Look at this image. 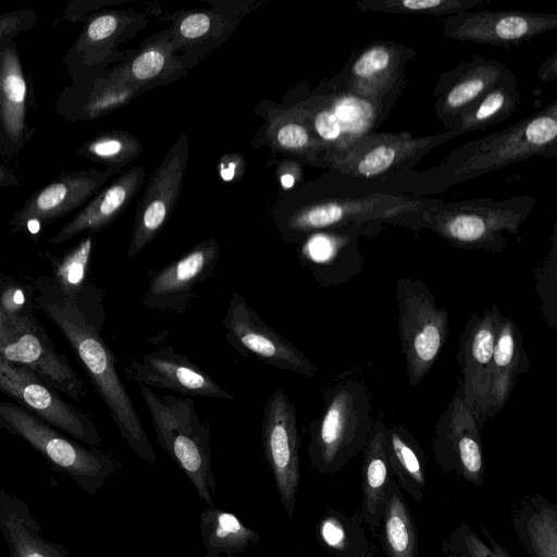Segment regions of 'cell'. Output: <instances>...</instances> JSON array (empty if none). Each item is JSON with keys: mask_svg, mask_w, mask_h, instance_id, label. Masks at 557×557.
Segmentation results:
<instances>
[{"mask_svg": "<svg viewBox=\"0 0 557 557\" xmlns=\"http://www.w3.org/2000/svg\"><path fill=\"white\" fill-rule=\"evenodd\" d=\"M534 157H557L556 99L505 129L465 143L426 171H407L396 177L395 187L423 197Z\"/></svg>", "mask_w": 557, "mask_h": 557, "instance_id": "cell-1", "label": "cell"}, {"mask_svg": "<svg viewBox=\"0 0 557 557\" xmlns=\"http://www.w3.org/2000/svg\"><path fill=\"white\" fill-rule=\"evenodd\" d=\"M34 307L61 331L79 358L127 446L149 463L157 460L152 445L115 366V358L94 322L77 302L63 297L47 280L36 284Z\"/></svg>", "mask_w": 557, "mask_h": 557, "instance_id": "cell-2", "label": "cell"}, {"mask_svg": "<svg viewBox=\"0 0 557 557\" xmlns=\"http://www.w3.org/2000/svg\"><path fill=\"white\" fill-rule=\"evenodd\" d=\"M534 203L529 195L451 202L428 198L420 207L397 214L387 223L414 232L430 230L458 248L502 252L508 246L506 235L518 233Z\"/></svg>", "mask_w": 557, "mask_h": 557, "instance_id": "cell-3", "label": "cell"}, {"mask_svg": "<svg viewBox=\"0 0 557 557\" xmlns=\"http://www.w3.org/2000/svg\"><path fill=\"white\" fill-rule=\"evenodd\" d=\"M148 409L158 444L170 455L194 484L199 497L213 505L215 481L211 467L210 424L202 422L193 398L158 395L138 384Z\"/></svg>", "mask_w": 557, "mask_h": 557, "instance_id": "cell-4", "label": "cell"}, {"mask_svg": "<svg viewBox=\"0 0 557 557\" xmlns=\"http://www.w3.org/2000/svg\"><path fill=\"white\" fill-rule=\"evenodd\" d=\"M322 414L310 423L308 454L320 471H330L366 445L374 417L371 394L357 379L344 377L321 388Z\"/></svg>", "mask_w": 557, "mask_h": 557, "instance_id": "cell-5", "label": "cell"}, {"mask_svg": "<svg viewBox=\"0 0 557 557\" xmlns=\"http://www.w3.org/2000/svg\"><path fill=\"white\" fill-rule=\"evenodd\" d=\"M393 107L354 94L337 79L323 94L294 106L324 145L323 166H329L358 140L376 132Z\"/></svg>", "mask_w": 557, "mask_h": 557, "instance_id": "cell-6", "label": "cell"}, {"mask_svg": "<svg viewBox=\"0 0 557 557\" xmlns=\"http://www.w3.org/2000/svg\"><path fill=\"white\" fill-rule=\"evenodd\" d=\"M0 429L22 437L89 496L103 487L115 470L109 455L71 441L17 404L0 400Z\"/></svg>", "mask_w": 557, "mask_h": 557, "instance_id": "cell-7", "label": "cell"}, {"mask_svg": "<svg viewBox=\"0 0 557 557\" xmlns=\"http://www.w3.org/2000/svg\"><path fill=\"white\" fill-rule=\"evenodd\" d=\"M426 199L384 191L330 197L297 208L288 216L285 226L295 238L341 228L359 230L363 236L374 237L382 230L383 223L423 205Z\"/></svg>", "mask_w": 557, "mask_h": 557, "instance_id": "cell-8", "label": "cell"}, {"mask_svg": "<svg viewBox=\"0 0 557 557\" xmlns=\"http://www.w3.org/2000/svg\"><path fill=\"white\" fill-rule=\"evenodd\" d=\"M398 331L408 384L414 388L430 372L448 336V311L421 280L396 282Z\"/></svg>", "mask_w": 557, "mask_h": 557, "instance_id": "cell-9", "label": "cell"}, {"mask_svg": "<svg viewBox=\"0 0 557 557\" xmlns=\"http://www.w3.org/2000/svg\"><path fill=\"white\" fill-rule=\"evenodd\" d=\"M460 135L457 127L419 137L408 131L374 132L358 140L329 168L352 182L387 184L412 170L433 148Z\"/></svg>", "mask_w": 557, "mask_h": 557, "instance_id": "cell-10", "label": "cell"}, {"mask_svg": "<svg viewBox=\"0 0 557 557\" xmlns=\"http://www.w3.org/2000/svg\"><path fill=\"white\" fill-rule=\"evenodd\" d=\"M0 356L76 401L87 395L84 382L32 312L8 318L0 332Z\"/></svg>", "mask_w": 557, "mask_h": 557, "instance_id": "cell-11", "label": "cell"}, {"mask_svg": "<svg viewBox=\"0 0 557 557\" xmlns=\"http://www.w3.org/2000/svg\"><path fill=\"white\" fill-rule=\"evenodd\" d=\"M81 22L79 34L62 58L71 81L98 75L109 63L121 62L125 54L119 47L145 28L147 17L133 9L102 10Z\"/></svg>", "mask_w": 557, "mask_h": 557, "instance_id": "cell-12", "label": "cell"}, {"mask_svg": "<svg viewBox=\"0 0 557 557\" xmlns=\"http://www.w3.org/2000/svg\"><path fill=\"white\" fill-rule=\"evenodd\" d=\"M227 343L240 355H252L278 370L313 377L314 364L293 343L273 330L237 292L222 319Z\"/></svg>", "mask_w": 557, "mask_h": 557, "instance_id": "cell-13", "label": "cell"}, {"mask_svg": "<svg viewBox=\"0 0 557 557\" xmlns=\"http://www.w3.org/2000/svg\"><path fill=\"white\" fill-rule=\"evenodd\" d=\"M0 389L57 430L90 447L101 444L98 429L86 413L66 403L33 372L1 356Z\"/></svg>", "mask_w": 557, "mask_h": 557, "instance_id": "cell-14", "label": "cell"}, {"mask_svg": "<svg viewBox=\"0 0 557 557\" xmlns=\"http://www.w3.org/2000/svg\"><path fill=\"white\" fill-rule=\"evenodd\" d=\"M261 436L264 458L274 475L281 503L292 517L300 479V436L296 408L280 388L264 405Z\"/></svg>", "mask_w": 557, "mask_h": 557, "instance_id": "cell-15", "label": "cell"}, {"mask_svg": "<svg viewBox=\"0 0 557 557\" xmlns=\"http://www.w3.org/2000/svg\"><path fill=\"white\" fill-rule=\"evenodd\" d=\"M413 48L374 40L352 52L336 78L346 89L368 99L395 104L406 86V65Z\"/></svg>", "mask_w": 557, "mask_h": 557, "instance_id": "cell-16", "label": "cell"}, {"mask_svg": "<svg viewBox=\"0 0 557 557\" xmlns=\"http://www.w3.org/2000/svg\"><path fill=\"white\" fill-rule=\"evenodd\" d=\"M556 27L557 14L518 10L467 11L442 23L447 38L497 47H516Z\"/></svg>", "mask_w": 557, "mask_h": 557, "instance_id": "cell-17", "label": "cell"}, {"mask_svg": "<svg viewBox=\"0 0 557 557\" xmlns=\"http://www.w3.org/2000/svg\"><path fill=\"white\" fill-rule=\"evenodd\" d=\"M109 174L96 169L60 174L33 193L11 216L8 225L12 234H38L55 220L83 207L107 183Z\"/></svg>", "mask_w": 557, "mask_h": 557, "instance_id": "cell-18", "label": "cell"}, {"mask_svg": "<svg viewBox=\"0 0 557 557\" xmlns=\"http://www.w3.org/2000/svg\"><path fill=\"white\" fill-rule=\"evenodd\" d=\"M503 314L492 304L482 314H473L460 336L457 356L461 369L459 391L479 426L486 421L490 404L492 359Z\"/></svg>", "mask_w": 557, "mask_h": 557, "instance_id": "cell-19", "label": "cell"}, {"mask_svg": "<svg viewBox=\"0 0 557 557\" xmlns=\"http://www.w3.org/2000/svg\"><path fill=\"white\" fill-rule=\"evenodd\" d=\"M188 160V137L182 134L149 178L138 203L127 256L138 255L165 225L177 202Z\"/></svg>", "mask_w": 557, "mask_h": 557, "instance_id": "cell-20", "label": "cell"}, {"mask_svg": "<svg viewBox=\"0 0 557 557\" xmlns=\"http://www.w3.org/2000/svg\"><path fill=\"white\" fill-rule=\"evenodd\" d=\"M512 74L498 59L471 55L440 75L433 91L435 116L446 131L457 127L484 94Z\"/></svg>", "mask_w": 557, "mask_h": 557, "instance_id": "cell-21", "label": "cell"}, {"mask_svg": "<svg viewBox=\"0 0 557 557\" xmlns=\"http://www.w3.org/2000/svg\"><path fill=\"white\" fill-rule=\"evenodd\" d=\"M219 257L215 238L199 243L152 274L143 297L144 306L175 312L186 310L194 288L213 274Z\"/></svg>", "mask_w": 557, "mask_h": 557, "instance_id": "cell-22", "label": "cell"}, {"mask_svg": "<svg viewBox=\"0 0 557 557\" xmlns=\"http://www.w3.org/2000/svg\"><path fill=\"white\" fill-rule=\"evenodd\" d=\"M30 83L15 40L0 48V153L15 158L35 134L28 120Z\"/></svg>", "mask_w": 557, "mask_h": 557, "instance_id": "cell-23", "label": "cell"}, {"mask_svg": "<svg viewBox=\"0 0 557 557\" xmlns=\"http://www.w3.org/2000/svg\"><path fill=\"white\" fill-rule=\"evenodd\" d=\"M129 371L135 382L148 387L174 391L186 397L235 399L205 370L169 346L134 359Z\"/></svg>", "mask_w": 557, "mask_h": 557, "instance_id": "cell-24", "label": "cell"}, {"mask_svg": "<svg viewBox=\"0 0 557 557\" xmlns=\"http://www.w3.org/2000/svg\"><path fill=\"white\" fill-rule=\"evenodd\" d=\"M359 230L341 228L315 232L299 248V258L314 281L323 287L344 284L364 265L359 250Z\"/></svg>", "mask_w": 557, "mask_h": 557, "instance_id": "cell-25", "label": "cell"}, {"mask_svg": "<svg viewBox=\"0 0 557 557\" xmlns=\"http://www.w3.org/2000/svg\"><path fill=\"white\" fill-rule=\"evenodd\" d=\"M145 170L136 165L103 186L48 242L60 245L83 234L94 235L112 223L137 195L145 181Z\"/></svg>", "mask_w": 557, "mask_h": 557, "instance_id": "cell-26", "label": "cell"}, {"mask_svg": "<svg viewBox=\"0 0 557 557\" xmlns=\"http://www.w3.org/2000/svg\"><path fill=\"white\" fill-rule=\"evenodd\" d=\"M144 90L114 84L102 73L72 81L55 101L57 113L66 121H91L121 108Z\"/></svg>", "mask_w": 557, "mask_h": 557, "instance_id": "cell-27", "label": "cell"}, {"mask_svg": "<svg viewBox=\"0 0 557 557\" xmlns=\"http://www.w3.org/2000/svg\"><path fill=\"white\" fill-rule=\"evenodd\" d=\"M435 444L455 457L465 474L478 480L483 472L480 426L459 391L436 423Z\"/></svg>", "mask_w": 557, "mask_h": 557, "instance_id": "cell-28", "label": "cell"}, {"mask_svg": "<svg viewBox=\"0 0 557 557\" xmlns=\"http://www.w3.org/2000/svg\"><path fill=\"white\" fill-rule=\"evenodd\" d=\"M29 506L20 496L0 488V533L8 546V557H67L60 543L46 540Z\"/></svg>", "mask_w": 557, "mask_h": 557, "instance_id": "cell-29", "label": "cell"}, {"mask_svg": "<svg viewBox=\"0 0 557 557\" xmlns=\"http://www.w3.org/2000/svg\"><path fill=\"white\" fill-rule=\"evenodd\" d=\"M529 369L530 363L523 348L522 336L515 322L503 315L493 350L486 420L504 408L519 374L529 371Z\"/></svg>", "mask_w": 557, "mask_h": 557, "instance_id": "cell-30", "label": "cell"}, {"mask_svg": "<svg viewBox=\"0 0 557 557\" xmlns=\"http://www.w3.org/2000/svg\"><path fill=\"white\" fill-rule=\"evenodd\" d=\"M170 34L141 46L134 54L125 57L102 75L110 82L144 90L156 82L170 78L182 69Z\"/></svg>", "mask_w": 557, "mask_h": 557, "instance_id": "cell-31", "label": "cell"}, {"mask_svg": "<svg viewBox=\"0 0 557 557\" xmlns=\"http://www.w3.org/2000/svg\"><path fill=\"white\" fill-rule=\"evenodd\" d=\"M200 531L206 548L205 557H238L259 541L257 531L247 528L232 512L209 506L200 515Z\"/></svg>", "mask_w": 557, "mask_h": 557, "instance_id": "cell-32", "label": "cell"}, {"mask_svg": "<svg viewBox=\"0 0 557 557\" xmlns=\"http://www.w3.org/2000/svg\"><path fill=\"white\" fill-rule=\"evenodd\" d=\"M267 137L276 150L323 166L324 145L294 107L270 113Z\"/></svg>", "mask_w": 557, "mask_h": 557, "instance_id": "cell-33", "label": "cell"}, {"mask_svg": "<svg viewBox=\"0 0 557 557\" xmlns=\"http://www.w3.org/2000/svg\"><path fill=\"white\" fill-rule=\"evenodd\" d=\"M519 106L520 91L517 87V77L512 74L484 94L463 115L457 128L462 134L484 132L508 120Z\"/></svg>", "mask_w": 557, "mask_h": 557, "instance_id": "cell-34", "label": "cell"}, {"mask_svg": "<svg viewBox=\"0 0 557 557\" xmlns=\"http://www.w3.org/2000/svg\"><path fill=\"white\" fill-rule=\"evenodd\" d=\"M143 149L139 140L128 132L112 129L85 141L78 148L77 154L103 165L111 176L135 160Z\"/></svg>", "mask_w": 557, "mask_h": 557, "instance_id": "cell-35", "label": "cell"}, {"mask_svg": "<svg viewBox=\"0 0 557 557\" xmlns=\"http://www.w3.org/2000/svg\"><path fill=\"white\" fill-rule=\"evenodd\" d=\"M384 414L380 412L366 443L364 454V491L369 511L374 512L384 496L388 474V456L386 450Z\"/></svg>", "mask_w": 557, "mask_h": 557, "instance_id": "cell-36", "label": "cell"}, {"mask_svg": "<svg viewBox=\"0 0 557 557\" xmlns=\"http://www.w3.org/2000/svg\"><path fill=\"white\" fill-rule=\"evenodd\" d=\"M172 18L170 37L175 50L182 46L214 40L231 28L228 18L211 11H181Z\"/></svg>", "mask_w": 557, "mask_h": 557, "instance_id": "cell-37", "label": "cell"}, {"mask_svg": "<svg viewBox=\"0 0 557 557\" xmlns=\"http://www.w3.org/2000/svg\"><path fill=\"white\" fill-rule=\"evenodd\" d=\"M486 2L490 0H362L356 7L360 12L450 16Z\"/></svg>", "mask_w": 557, "mask_h": 557, "instance_id": "cell-38", "label": "cell"}, {"mask_svg": "<svg viewBox=\"0 0 557 557\" xmlns=\"http://www.w3.org/2000/svg\"><path fill=\"white\" fill-rule=\"evenodd\" d=\"M92 247V235H87L55 261L51 283L71 301H77V295L85 283Z\"/></svg>", "mask_w": 557, "mask_h": 557, "instance_id": "cell-39", "label": "cell"}, {"mask_svg": "<svg viewBox=\"0 0 557 557\" xmlns=\"http://www.w3.org/2000/svg\"><path fill=\"white\" fill-rule=\"evenodd\" d=\"M385 533L392 557H413L412 524L404 502L395 494L389 497L387 503Z\"/></svg>", "mask_w": 557, "mask_h": 557, "instance_id": "cell-40", "label": "cell"}, {"mask_svg": "<svg viewBox=\"0 0 557 557\" xmlns=\"http://www.w3.org/2000/svg\"><path fill=\"white\" fill-rule=\"evenodd\" d=\"M386 450L389 463L396 465L417 483H424L419 449L410 432L403 425H393L385 431Z\"/></svg>", "mask_w": 557, "mask_h": 557, "instance_id": "cell-41", "label": "cell"}, {"mask_svg": "<svg viewBox=\"0 0 557 557\" xmlns=\"http://www.w3.org/2000/svg\"><path fill=\"white\" fill-rule=\"evenodd\" d=\"M532 547L537 557H557V516L552 510H543L528 523Z\"/></svg>", "mask_w": 557, "mask_h": 557, "instance_id": "cell-42", "label": "cell"}, {"mask_svg": "<svg viewBox=\"0 0 557 557\" xmlns=\"http://www.w3.org/2000/svg\"><path fill=\"white\" fill-rule=\"evenodd\" d=\"M37 21V12L32 7H24L0 14V48L21 34L33 29Z\"/></svg>", "mask_w": 557, "mask_h": 557, "instance_id": "cell-43", "label": "cell"}, {"mask_svg": "<svg viewBox=\"0 0 557 557\" xmlns=\"http://www.w3.org/2000/svg\"><path fill=\"white\" fill-rule=\"evenodd\" d=\"M34 299L29 300L25 288L18 283H1L0 307L8 318L32 312Z\"/></svg>", "mask_w": 557, "mask_h": 557, "instance_id": "cell-44", "label": "cell"}, {"mask_svg": "<svg viewBox=\"0 0 557 557\" xmlns=\"http://www.w3.org/2000/svg\"><path fill=\"white\" fill-rule=\"evenodd\" d=\"M556 265V224L554 225V232L552 236V248L549 251V255L545 260L543 261L541 268L539 267V274L537 276V288H539V295L542 300V310L547 319V322H549L552 327H555V319L552 317V313L549 311L548 306V296H547V282H549V276L556 273V270L552 271L549 273L550 269Z\"/></svg>", "mask_w": 557, "mask_h": 557, "instance_id": "cell-45", "label": "cell"}, {"mask_svg": "<svg viewBox=\"0 0 557 557\" xmlns=\"http://www.w3.org/2000/svg\"><path fill=\"white\" fill-rule=\"evenodd\" d=\"M245 160L239 153H230L221 157L218 172L224 182H234L242 177L245 171Z\"/></svg>", "mask_w": 557, "mask_h": 557, "instance_id": "cell-46", "label": "cell"}, {"mask_svg": "<svg viewBox=\"0 0 557 557\" xmlns=\"http://www.w3.org/2000/svg\"><path fill=\"white\" fill-rule=\"evenodd\" d=\"M323 541L333 548H343L345 545V531L342 524L334 518L325 519L320 527Z\"/></svg>", "mask_w": 557, "mask_h": 557, "instance_id": "cell-47", "label": "cell"}, {"mask_svg": "<svg viewBox=\"0 0 557 557\" xmlns=\"http://www.w3.org/2000/svg\"><path fill=\"white\" fill-rule=\"evenodd\" d=\"M465 543L469 557H507L499 547L494 545L495 549L491 550L473 534L467 535Z\"/></svg>", "mask_w": 557, "mask_h": 557, "instance_id": "cell-48", "label": "cell"}, {"mask_svg": "<svg viewBox=\"0 0 557 557\" xmlns=\"http://www.w3.org/2000/svg\"><path fill=\"white\" fill-rule=\"evenodd\" d=\"M278 178L283 188H292L301 180L302 170L298 163L284 162L277 169Z\"/></svg>", "mask_w": 557, "mask_h": 557, "instance_id": "cell-49", "label": "cell"}, {"mask_svg": "<svg viewBox=\"0 0 557 557\" xmlns=\"http://www.w3.org/2000/svg\"><path fill=\"white\" fill-rule=\"evenodd\" d=\"M537 78L541 82L555 81L557 78V53L554 52L547 58L537 70Z\"/></svg>", "mask_w": 557, "mask_h": 557, "instance_id": "cell-50", "label": "cell"}, {"mask_svg": "<svg viewBox=\"0 0 557 557\" xmlns=\"http://www.w3.org/2000/svg\"><path fill=\"white\" fill-rule=\"evenodd\" d=\"M22 181L15 173L0 161V188L22 186Z\"/></svg>", "mask_w": 557, "mask_h": 557, "instance_id": "cell-51", "label": "cell"}, {"mask_svg": "<svg viewBox=\"0 0 557 557\" xmlns=\"http://www.w3.org/2000/svg\"><path fill=\"white\" fill-rule=\"evenodd\" d=\"M7 320H8V317L4 314V312L2 311V309L0 307V332L3 329Z\"/></svg>", "mask_w": 557, "mask_h": 557, "instance_id": "cell-52", "label": "cell"}, {"mask_svg": "<svg viewBox=\"0 0 557 557\" xmlns=\"http://www.w3.org/2000/svg\"><path fill=\"white\" fill-rule=\"evenodd\" d=\"M1 283H2V281H1V278H0V285H1Z\"/></svg>", "mask_w": 557, "mask_h": 557, "instance_id": "cell-53", "label": "cell"}]
</instances>
